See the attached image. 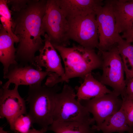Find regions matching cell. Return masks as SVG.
I'll list each match as a JSON object with an SVG mask.
<instances>
[{
    "label": "cell",
    "instance_id": "obj_1",
    "mask_svg": "<svg viewBox=\"0 0 133 133\" xmlns=\"http://www.w3.org/2000/svg\"><path fill=\"white\" fill-rule=\"evenodd\" d=\"M47 2L28 0L20 10L14 12L13 31L19 41L16 60L22 66H33L35 53L44 45L42 21Z\"/></svg>",
    "mask_w": 133,
    "mask_h": 133
},
{
    "label": "cell",
    "instance_id": "obj_2",
    "mask_svg": "<svg viewBox=\"0 0 133 133\" xmlns=\"http://www.w3.org/2000/svg\"><path fill=\"white\" fill-rule=\"evenodd\" d=\"M53 46L62 59L64 74L62 77L55 73L51 75L47 80L50 86L53 87L59 83L68 82L70 79L74 78L83 79L93 70L101 68V57L95 49L87 48L80 45L71 47Z\"/></svg>",
    "mask_w": 133,
    "mask_h": 133
},
{
    "label": "cell",
    "instance_id": "obj_3",
    "mask_svg": "<svg viewBox=\"0 0 133 133\" xmlns=\"http://www.w3.org/2000/svg\"><path fill=\"white\" fill-rule=\"evenodd\" d=\"M60 90L57 84L52 87L41 83L29 86L27 99L29 107L28 114L33 123L48 130L53 121L56 97Z\"/></svg>",
    "mask_w": 133,
    "mask_h": 133
},
{
    "label": "cell",
    "instance_id": "obj_4",
    "mask_svg": "<svg viewBox=\"0 0 133 133\" xmlns=\"http://www.w3.org/2000/svg\"><path fill=\"white\" fill-rule=\"evenodd\" d=\"M76 97L74 89L65 84L56 96L53 121H76L94 125L95 121L90 113Z\"/></svg>",
    "mask_w": 133,
    "mask_h": 133
},
{
    "label": "cell",
    "instance_id": "obj_5",
    "mask_svg": "<svg viewBox=\"0 0 133 133\" xmlns=\"http://www.w3.org/2000/svg\"><path fill=\"white\" fill-rule=\"evenodd\" d=\"M42 29L53 46L67 47L69 45L68 21L56 0H47L46 11L42 19Z\"/></svg>",
    "mask_w": 133,
    "mask_h": 133
},
{
    "label": "cell",
    "instance_id": "obj_6",
    "mask_svg": "<svg viewBox=\"0 0 133 133\" xmlns=\"http://www.w3.org/2000/svg\"><path fill=\"white\" fill-rule=\"evenodd\" d=\"M100 54L102 74L99 78L101 83L109 86L121 95L125 94L126 84L123 62L116 46L107 51H99Z\"/></svg>",
    "mask_w": 133,
    "mask_h": 133
},
{
    "label": "cell",
    "instance_id": "obj_7",
    "mask_svg": "<svg viewBox=\"0 0 133 133\" xmlns=\"http://www.w3.org/2000/svg\"><path fill=\"white\" fill-rule=\"evenodd\" d=\"M68 36L84 48H98V27L96 14L78 17L68 20Z\"/></svg>",
    "mask_w": 133,
    "mask_h": 133
},
{
    "label": "cell",
    "instance_id": "obj_8",
    "mask_svg": "<svg viewBox=\"0 0 133 133\" xmlns=\"http://www.w3.org/2000/svg\"><path fill=\"white\" fill-rule=\"evenodd\" d=\"M96 12L99 36V51H108L117 46L123 38L117 31L112 6L108 0Z\"/></svg>",
    "mask_w": 133,
    "mask_h": 133
},
{
    "label": "cell",
    "instance_id": "obj_9",
    "mask_svg": "<svg viewBox=\"0 0 133 133\" xmlns=\"http://www.w3.org/2000/svg\"><path fill=\"white\" fill-rule=\"evenodd\" d=\"M119 96L113 91L111 93L80 102L92 114L95 125L98 126L121 108L123 100Z\"/></svg>",
    "mask_w": 133,
    "mask_h": 133
},
{
    "label": "cell",
    "instance_id": "obj_10",
    "mask_svg": "<svg viewBox=\"0 0 133 133\" xmlns=\"http://www.w3.org/2000/svg\"><path fill=\"white\" fill-rule=\"evenodd\" d=\"M18 86L12 89L2 86L0 90V118H5L12 130L15 119L27 114L25 101L18 91Z\"/></svg>",
    "mask_w": 133,
    "mask_h": 133
},
{
    "label": "cell",
    "instance_id": "obj_11",
    "mask_svg": "<svg viewBox=\"0 0 133 133\" xmlns=\"http://www.w3.org/2000/svg\"><path fill=\"white\" fill-rule=\"evenodd\" d=\"M50 72L37 70L31 65L22 66L18 63L11 65L3 78L8 81L2 86L9 88L10 84L29 86L41 83Z\"/></svg>",
    "mask_w": 133,
    "mask_h": 133
},
{
    "label": "cell",
    "instance_id": "obj_12",
    "mask_svg": "<svg viewBox=\"0 0 133 133\" xmlns=\"http://www.w3.org/2000/svg\"><path fill=\"white\" fill-rule=\"evenodd\" d=\"M44 37V45L39 50V54L35 57L33 66L40 70H42V67H44L45 71L54 73L62 77L64 75V69L62 65L60 55L46 33Z\"/></svg>",
    "mask_w": 133,
    "mask_h": 133
},
{
    "label": "cell",
    "instance_id": "obj_13",
    "mask_svg": "<svg viewBox=\"0 0 133 133\" xmlns=\"http://www.w3.org/2000/svg\"><path fill=\"white\" fill-rule=\"evenodd\" d=\"M68 20L93 13L104 4L102 0H56Z\"/></svg>",
    "mask_w": 133,
    "mask_h": 133
},
{
    "label": "cell",
    "instance_id": "obj_14",
    "mask_svg": "<svg viewBox=\"0 0 133 133\" xmlns=\"http://www.w3.org/2000/svg\"><path fill=\"white\" fill-rule=\"evenodd\" d=\"M113 10L117 30L126 33L133 26V0H108Z\"/></svg>",
    "mask_w": 133,
    "mask_h": 133
},
{
    "label": "cell",
    "instance_id": "obj_15",
    "mask_svg": "<svg viewBox=\"0 0 133 133\" xmlns=\"http://www.w3.org/2000/svg\"><path fill=\"white\" fill-rule=\"evenodd\" d=\"M83 79L80 85L76 88L77 99L79 102L110 93L112 91L95 78L91 72L87 74Z\"/></svg>",
    "mask_w": 133,
    "mask_h": 133
},
{
    "label": "cell",
    "instance_id": "obj_16",
    "mask_svg": "<svg viewBox=\"0 0 133 133\" xmlns=\"http://www.w3.org/2000/svg\"><path fill=\"white\" fill-rule=\"evenodd\" d=\"M97 131H101L102 133L128 132L133 133V128L128 125L126 117L122 107L120 109L110 116L100 125L92 126Z\"/></svg>",
    "mask_w": 133,
    "mask_h": 133
},
{
    "label": "cell",
    "instance_id": "obj_17",
    "mask_svg": "<svg viewBox=\"0 0 133 133\" xmlns=\"http://www.w3.org/2000/svg\"><path fill=\"white\" fill-rule=\"evenodd\" d=\"M0 31V61L3 67V75L10 66L18 64L16 60V49L14 41L1 25Z\"/></svg>",
    "mask_w": 133,
    "mask_h": 133
},
{
    "label": "cell",
    "instance_id": "obj_18",
    "mask_svg": "<svg viewBox=\"0 0 133 133\" xmlns=\"http://www.w3.org/2000/svg\"><path fill=\"white\" fill-rule=\"evenodd\" d=\"M92 125L76 121H53L48 131L55 133H95Z\"/></svg>",
    "mask_w": 133,
    "mask_h": 133
},
{
    "label": "cell",
    "instance_id": "obj_19",
    "mask_svg": "<svg viewBox=\"0 0 133 133\" xmlns=\"http://www.w3.org/2000/svg\"><path fill=\"white\" fill-rule=\"evenodd\" d=\"M9 9L7 0H0V19L1 25L12 37L15 43H18V39L13 31L12 12Z\"/></svg>",
    "mask_w": 133,
    "mask_h": 133
},
{
    "label": "cell",
    "instance_id": "obj_20",
    "mask_svg": "<svg viewBox=\"0 0 133 133\" xmlns=\"http://www.w3.org/2000/svg\"><path fill=\"white\" fill-rule=\"evenodd\" d=\"M33 124L32 119L27 114L18 116L14 121L12 130L19 133L28 132Z\"/></svg>",
    "mask_w": 133,
    "mask_h": 133
},
{
    "label": "cell",
    "instance_id": "obj_21",
    "mask_svg": "<svg viewBox=\"0 0 133 133\" xmlns=\"http://www.w3.org/2000/svg\"><path fill=\"white\" fill-rule=\"evenodd\" d=\"M117 48L122 59H125L129 63L133 70V45L123 38L117 43Z\"/></svg>",
    "mask_w": 133,
    "mask_h": 133
},
{
    "label": "cell",
    "instance_id": "obj_22",
    "mask_svg": "<svg viewBox=\"0 0 133 133\" xmlns=\"http://www.w3.org/2000/svg\"><path fill=\"white\" fill-rule=\"evenodd\" d=\"M122 98V107L126 115L128 124L130 128H133V98L126 96Z\"/></svg>",
    "mask_w": 133,
    "mask_h": 133
},
{
    "label": "cell",
    "instance_id": "obj_23",
    "mask_svg": "<svg viewBox=\"0 0 133 133\" xmlns=\"http://www.w3.org/2000/svg\"><path fill=\"white\" fill-rule=\"evenodd\" d=\"M125 81L126 91L125 95L123 96H126L133 98V78L128 79H125Z\"/></svg>",
    "mask_w": 133,
    "mask_h": 133
},
{
    "label": "cell",
    "instance_id": "obj_24",
    "mask_svg": "<svg viewBox=\"0 0 133 133\" xmlns=\"http://www.w3.org/2000/svg\"><path fill=\"white\" fill-rule=\"evenodd\" d=\"M122 37L125 39V40L130 43H133V26L129 30L123 34Z\"/></svg>",
    "mask_w": 133,
    "mask_h": 133
},
{
    "label": "cell",
    "instance_id": "obj_25",
    "mask_svg": "<svg viewBox=\"0 0 133 133\" xmlns=\"http://www.w3.org/2000/svg\"><path fill=\"white\" fill-rule=\"evenodd\" d=\"M48 131L47 129L41 128L40 130H37L35 129H30L25 133H45Z\"/></svg>",
    "mask_w": 133,
    "mask_h": 133
},
{
    "label": "cell",
    "instance_id": "obj_26",
    "mask_svg": "<svg viewBox=\"0 0 133 133\" xmlns=\"http://www.w3.org/2000/svg\"><path fill=\"white\" fill-rule=\"evenodd\" d=\"M0 133H8L4 130L3 127H0Z\"/></svg>",
    "mask_w": 133,
    "mask_h": 133
},
{
    "label": "cell",
    "instance_id": "obj_27",
    "mask_svg": "<svg viewBox=\"0 0 133 133\" xmlns=\"http://www.w3.org/2000/svg\"></svg>",
    "mask_w": 133,
    "mask_h": 133
}]
</instances>
